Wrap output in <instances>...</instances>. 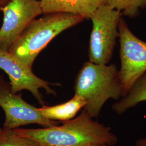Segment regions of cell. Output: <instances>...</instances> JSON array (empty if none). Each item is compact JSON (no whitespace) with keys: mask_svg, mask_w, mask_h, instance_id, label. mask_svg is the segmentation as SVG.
<instances>
[{"mask_svg":"<svg viewBox=\"0 0 146 146\" xmlns=\"http://www.w3.org/2000/svg\"><path fill=\"white\" fill-rule=\"evenodd\" d=\"M143 101H146V73L136 81L125 96L112 105L111 108L116 114L121 115Z\"/></svg>","mask_w":146,"mask_h":146,"instance_id":"11","label":"cell"},{"mask_svg":"<svg viewBox=\"0 0 146 146\" xmlns=\"http://www.w3.org/2000/svg\"><path fill=\"white\" fill-rule=\"evenodd\" d=\"M1 8H2V7H0V11H1Z\"/></svg>","mask_w":146,"mask_h":146,"instance_id":"16","label":"cell"},{"mask_svg":"<svg viewBox=\"0 0 146 146\" xmlns=\"http://www.w3.org/2000/svg\"><path fill=\"white\" fill-rule=\"evenodd\" d=\"M84 19L81 16L67 13L44 14L31 21L8 52L33 69L36 58L53 38Z\"/></svg>","mask_w":146,"mask_h":146,"instance_id":"3","label":"cell"},{"mask_svg":"<svg viewBox=\"0 0 146 146\" xmlns=\"http://www.w3.org/2000/svg\"><path fill=\"white\" fill-rule=\"evenodd\" d=\"M0 107L5 114L3 127L14 129L21 126L36 123L43 127L57 125V121L46 118L38 108L29 104L22 99L21 93H14L11 90L9 82L0 75Z\"/></svg>","mask_w":146,"mask_h":146,"instance_id":"6","label":"cell"},{"mask_svg":"<svg viewBox=\"0 0 146 146\" xmlns=\"http://www.w3.org/2000/svg\"><path fill=\"white\" fill-rule=\"evenodd\" d=\"M92 146H113L110 145H107V144H99V145H95Z\"/></svg>","mask_w":146,"mask_h":146,"instance_id":"15","label":"cell"},{"mask_svg":"<svg viewBox=\"0 0 146 146\" xmlns=\"http://www.w3.org/2000/svg\"><path fill=\"white\" fill-rule=\"evenodd\" d=\"M85 106L86 101L84 98L75 94L67 102L52 106L43 105L42 107L38 108V110L49 120L64 122L74 119Z\"/></svg>","mask_w":146,"mask_h":146,"instance_id":"10","label":"cell"},{"mask_svg":"<svg viewBox=\"0 0 146 146\" xmlns=\"http://www.w3.org/2000/svg\"><path fill=\"white\" fill-rule=\"evenodd\" d=\"M0 49L8 51L31 21L43 14L39 0H10L1 8Z\"/></svg>","mask_w":146,"mask_h":146,"instance_id":"7","label":"cell"},{"mask_svg":"<svg viewBox=\"0 0 146 146\" xmlns=\"http://www.w3.org/2000/svg\"><path fill=\"white\" fill-rule=\"evenodd\" d=\"M43 14L67 13L88 19L108 0H39Z\"/></svg>","mask_w":146,"mask_h":146,"instance_id":"9","label":"cell"},{"mask_svg":"<svg viewBox=\"0 0 146 146\" xmlns=\"http://www.w3.org/2000/svg\"><path fill=\"white\" fill-rule=\"evenodd\" d=\"M107 5L122 15L133 18L139 15L141 9H146V0H108Z\"/></svg>","mask_w":146,"mask_h":146,"instance_id":"12","label":"cell"},{"mask_svg":"<svg viewBox=\"0 0 146 146\" xmlns=\"http://www.w3.org/2000/svg\"><path fill=\"white\" fill-rule=\"evenodd\" d=\"M0 146H40L29 137L17 134L13 129L0 128Z\"/></svg>","mask_w":146,"mask_h":146,"instance_id":"13","label":"cell"},{"mask_svg":"<svg viewBox=\"0 0 146 146\" xmlns=\"http://www.w3.org/2000/svg\"><path fill=\"white\" fill-rule=\"evenodd\" d=\"M121 68L119 70L124 96L146 73V42L132 33L122 17L119 24Z\"/></svg>","mask_w":146,"mask_h":146,"instance_id":"5","label":"cell"},{"mask_svg":"<svg viewBox=\"0 0 146 146\" xmlns=\"http://www.w3.org/2000/svg\"><path fill=\"white\" fill-rule=\"evenodd\" d=\"M136 146H146V138H141L136 142Z\"/></svg>","mask_w":146,"mask_h":146,"instance_id":"14","label":"cell"},{"mask_svg":"<svg viewBox=\"0 0 146 146\" xmlns=\"http://www.w3.org/2000/svg\"><path fill=\"white\" fill-rule=\"evenodd\" d=\"M75 94L84 98L88 115L98 117L108 100L118 101L124 96L117 66L84 63L75 80Z\"/></svg>","mask_w":146,"mask_h":146,"instance_id":"2","label":"cell"},{"mask_svg":"<svg viewBox=\"0 0 146 146\" xmlns=\"http://www.w3.org/2000/svg\"><path fill=\"white\" fill-rule=\"evenodd\" d=\"M122 13L110 6L102 5L91 16L93 28L89 45V62L108 64L112 58Z\"/></svg>","mask_w":146,"mask_h":146,"instance_id":"4","label":"cell"},{"mask_svg":"<svg viewBox=\"0 0 146 146\" xmlns=\"http://www.w3.org/2000/svg\"><path fill=\"white\" fill-rule=\"evenodd\" d=\"M93 119L84 110L78 116L63 122L62 125L36 129L17 128L13 130L19 135L35 140L40 146L116 145L118 138L111 128Z\"/></svg>","mask_w":146,"mask_h":146,"instance_id":"1","label":"cell"},{"mask_svg":"<svg viewBox=\"0 0 146 146\" xmlns=\"http://www.w3.org/2000/svg\"><path fill=\"white\" fill-rule=\"evenodd\" d=\"M0 69L8 76L11 90L14 93L26 90L31 93L38 102L44 105L43 96L40 89H43L48 94L56 95L51 86L59 85L52 84L37 76L29 68L8 51L0 49Z\"/></svg>","mask_w":146,"mask_h":146,"instance_id":"8","label":"cell"}]
</instances>
